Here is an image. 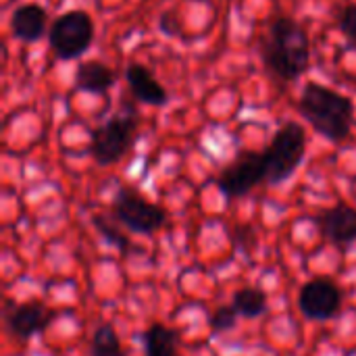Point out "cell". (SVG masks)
I'll return each mask as SVG.
<instances>
[{"label": "cell", "mask_w": 356, "mask_h": 356, "mask_svg": "<svg viewBox=\"0 0 356 356\" xmlns=\"http://www.w3.org/2000/svg\"><path fill=\"white\" fill-rule=\"evenodd\" d=\"M236 321H238V311L232 307H219L213 317H211V327L215 334H223V332H229L236 327Z\"/></svg>", "instance_id": "cell-17"}, {"label": "cell", "mask_w": 356, "mask_h": 356, "mask_svg": "<svg viewBox=\"0 0 356 356\" xmlns=\"http://www.w3.org/2000/svg\"><path fill=\"white\" fill-rule=\"evenodd\" d=\"M265 67L284 81L298 79L311 65V40L296 19L277 17L263 44Z\"/></svg>", "instance_id": "cell-1"}, {"label": "cell", "mask_w": 356, "mask_h": 356, "mask_svg": "<svg viewBox=\"0 0 356 356\" xmlns=\"http://www.w3.org/2000/svg\"><path fill=\"white\" fill-rule=\"evenodd\" d=\"M125 79L129 83V90L134 92V96L144 102V104H152V106H163L169 102V94L167 90L156 81V77L142 65H129L125 71Z\"/></svg>", "instance_id": "cell-11"}, {"label": "cell", "mask_w": 356, "mask_h": 356, "mask_svg": "<svg viewBox=\"0 0 356 356\" xmlns=\"http://www.w3.org/2000/svg\"><path fill=\"white\" fill-rule=\"evenodd\" d=\"M234 309L238 311V315H242L246 319L261 317L267 311V296H265V292H261L257 288L238 290L234 296Z\"/></svg>", "instance_id": "cell-15"}, {"label": "cell", "mask_w": 356, "mask_h": 356, "mask_svg": "<svg viewBox=\"0 0 356 356\" xmlns=\"http://www.w3.org/2000/svg\"><path fill=\"white\" fill-rule=\"evenodd\" d=\"M179 338L173 330L165 325H152L144 332L146 356H179Z\"/></svg>", "instance_id": "cell-14"}, {"label": "cell", "mask_w": 356, "mask_h": 356, "mask_svg": "<svg viewBox=\"0 0 356 356\" xmlns=\"http://www.w3.org/2000/svg\"><path fill=\"white\" fill-rule=\"evenodd\" d=\"M94 40V23L86 10L73 8L56 17L50 25L48 42L52 52L63 60L79 58Z\"/></svg>", "instance_id": "cell-5"}, {"label": "cell", "mask_w": 356, "mask_h": 356, "mask_svg": "<svg viewBox=\"0 0 356 356\" xmlns=\"http://www.w3.org/2000/svg\"><path fill=\"white\" fill-rule=\"evenodd\" d=\"M298 307L305 317L313 321H327L338 315L342 307V292L332 280L315 277L302 286Z\"/></svg>", "instance_id": "cell-8"}, {"label": "cell", "mask_w": 356, "mask_h": 356, "mask_svg": "<svg viewBox=\"0 0 356 356\" xmlns=\"http://www.w3.org/2000/svg\"><path fill=\"white\" fill-rule=\"evenodd\" d=\"M340 31L348 40L350 48L356 50V4H348L340 15Z\"/></svg>", "instance_id": "cell-18"}, {"label": "cell", "mask_w": 356, "mask_h": 356, "mask_svg": "<svg viewBox=\"0 0 356 356\" xmlns=\"http://www.w3.org/2000/svg\"><path fill=\"white\" fill-rule=\"evenodd\" d=\"M265 179L267 165L263 152H246L221 171L217 186L227 198H240Z\"/></svg>", "instance_id": "cell-7"}, {"label": "cell", "mask_w": 356, "mask_h": 356, "mask_svg": "<svg viewBox=\"0 0 356 356\" xmlns=\"http://www.w3.org/2000/svg\"><path fill=\"white\" fill-rule=\"evenodd\" d=\"M298 111L317 134L332 142H344L350 136L353 100L332 88L313 81L307 83L298 100Z\"/></svg>", "instance_id": "cell-2"}, {"label": "cell", "mask_w": 356, "mask_h": 356, "mask_svg": "<svg viewBox=\"0 0 356 356\" xmlns=\"http://www.w3.org/2000/svg\"><path fill=\"white\" fill-rule=\"evenodd\" d=\"M138 131V113L131 104H123V108L111 117L104 125L96 127L92 134L90 152L94 161L102 167L115 165L123 159V154L131 148Z\"/></svg>", "instance_id": "cell-3"}, {"label": "cell", "mask_w": 356, "mask_h": 356, "mask_svg": "<svg viewBox=\"0 0 356 356\" xmlns=\"http://www.w3.org/2000/svg\"><path fill=\"white\" fill-rule=\"evenodd\" d=\"M115 215L125 227L144 236H150L165 225V211L148 202L146 198H142L131 188H121L117 192Z\"/></svg>", "instance_id": "cell-6"}, {"label": "cell", "mask_w": 356, "mask_h": 356, "mask_svg": "<svg viewBox=\"0 0 356 356\" xmlns=\"http://www.w3.org/2000/svg\"><path fill=\"white\" fill-rule=\"evenodd\" d=\"M307 152V131L300 123L288 121L284 123L267 150L263 152L265 165H267V181L277 186L286 181L302 163Z\"/></svg>", "instance_id": "cell-4"}, {"label": "cell", "mask_w": 356, "mask_h": 356, "mask_svg": "<svg viewBox=\"0 0 356 356\" xmlns=\"http://www.w3.org/2000/svg\"><path fill=\"white\" fill-rule=\"evenodd\" d=\"M92 356H125L121 342L113 330V325H100L96 327L92 336V346H90Z\"/></svg>", "instance_id": "cell-16"}, {"label": "cell", "mask_w": 356, "mask_h": 356, "mask_svg": "<svg viewBox=\"0 0 356 356\" xmlns=\"http://www.w3.org/2000/svg\"><path fill=\"white\" fill-rule=\"evenodd\" d=\"M319 229L325 240L338 246L353 244L356 240V211L350 207H334L319 215Z\"/></svg>", "instance_id": "cell-9"}, {"label": "cell", "mask_w": 356, "mask_h": 356, "mask_svg": "<svg viewBox=\"0 0 356 356\" xmlns=\"http://www.w3.org/2000/svg\"><path fill=\"white\" fill-rule=\"evenodd\" d=\"M50 323V313L42 305H19L6 313V325L13 336L27 340Z\"/></svg>", "instance_id": "cell-10"}, {"label": "cell", "mask_w": 356, "mask_h": 356, "mask_svg": "<svg viewBox=\"0 0 356 356\" xmlns=\"http://www.w3.org/2000/svg\"><path fill=\"white\" fill-rule=\"evenodd\" d=\"M159 25H161V31H163L165 35H177V33H179V21H177V17L171 15V13H165V15L161 17Z\"/></svg>", "instance_id": "cell-20"}, {"label": "cell", "mask_w": 356, "mask_h": 356, "mask_svg": "<svg viewBox=\"0 0 356 356\" xmlns=\"http://www.w3.org/2000/svg\"><path fill=\"white\" fill-rule=\"evenodd\" d=\"M115 86V73L100 60H86L75 71V88L88 94H106Z\"/></svg>", "instance_id": "cell-13"}, {"label": "cell", "mask_w": 356, "mask_h": 356, "mask_svg": "<svg viewBox=\"0 0 356 356\" xmlns=\"http://www.w3.org/2000/svg\"><path fill=\"white\" fill-rule=\"evenodd\" d=\"M10 31L21 42H35L46 31V10L35 4H21L10 17Z\"/></svg>", "instance_id": "cell-12"}, {"label": "cell", "mask_w": 356, "mask_h": 356, "mask_svg": "<svg viewBox=\"0 0 356 356\" xmlns=\"http://www.w3.org/2000/svg\"><path fill=\"white\" fill-rule=\"evenodd\" d=\"M96 225H98V229L104 234V238H108L113 244H117V246H119V250H121V252H125V250H127V246H129V244H127V240H125L119 232H113V229L106 225V221L98 219V221H96Z\"/></svg>", "instance_id": "cell-19"}]
</instances>
